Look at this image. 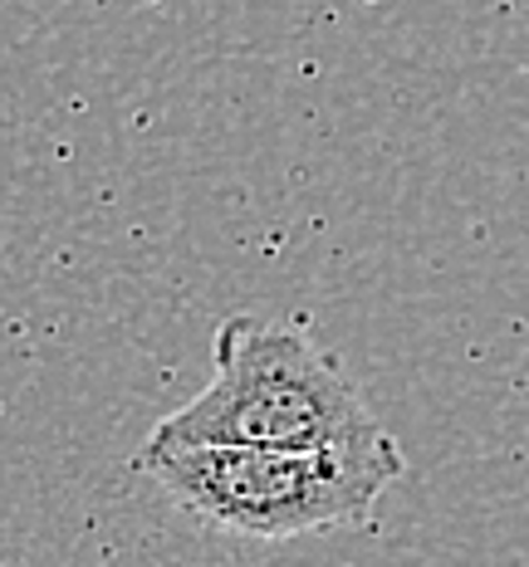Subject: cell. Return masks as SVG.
Here are the masks:
<instances>
[{
    "label": "cell",
    "instance_id": "cell-1",
    "mask_svg": "<svg viewBox=\"0 0 529 567\" xmlns=\"http://www.w3.org/2000/svg\"><path fill=\"white\" fill-rule=\"evenodd\" d=\"M211 386L157 421L152 435L265 451H383L393 435L353 377L304 328L235 313L216 328Z\"/></svg>",
    "mask_w": 529,
    "mask_h": 567
},
{
    "label": "cell",
    "instance_id": "cell-2",
    "mask_svg": "<svg viewBox=\"0 0 529 567\" xmlns=\"http://www.w3.org/2000/svg\"><path fill=\"white\" fill-rule=\"evenodd\" d=\"M138 470L196 514L241 538H304L363 528L387 484L403 480V451H265V445H196L147 435Z\"/></svg>",
    "mask_w": 529,
    "mask_h": 567
}]
</instances>
